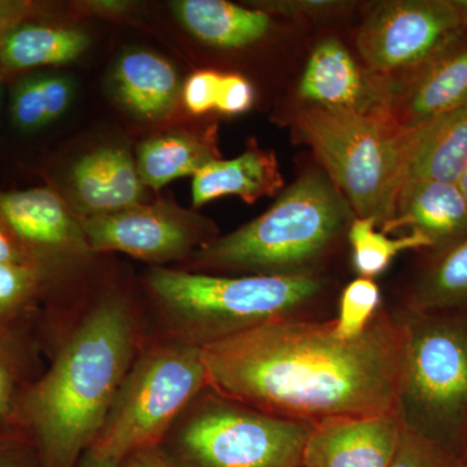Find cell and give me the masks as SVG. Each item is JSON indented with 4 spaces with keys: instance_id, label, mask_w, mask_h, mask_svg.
I'll return each instance as SVG.
<instances>
[{
    "instance_id": "23",
    "label": "cell",
    "mask_w": 467,
    "mask_h": 467,
    "mask_svg": "<svg viewBox=\"0 0 467 467\" xmlns=\"http://www.w3.org/2000/svg\"><path fill=\"white\" fill-rule=\"evenodd\" d=\"M407 309H467V239L439 254H429L427 264L409 291Z\"/></svg>"
},
{
    "instance_id": "35",
    "label": "cell",
    "mask_w": 467,
    "mask_h": 467,
    "mask_svg": "<svg viewBox=\"0 0 467 467\" xmlns=\"http://www.w3.org/2000/svg\"><path fill=\"white\" fill-rule=\"evenodd\" d=\"M122 461L100 451L88 450L77 467H121Z\"/></svg>"
},
{
    "instance_id": "11",
    "label": "cell",
    "mask_w": 467,
    "mask_h": 467,
    "mask_svg": "<svg viewBox=\"0 0 467 467\" xmlns=\"http://www.w3.org/2000/svg\"><path fill=\"white\" fill-rule=\"evenodd\" d=\"M467 100V29L425 63L392 79L389 115L402 129L431 122Z\"/></svg>"
},
{
    "instance_id": "42",
    "label": "cell",
    "mask_w": 467,
    "mask_h": 467,
    "mask_svg": "<svg viewBox=\"0 0 467 467\" xmlns=\"http://www.w3.org/2000/svg\"><path fill=\"white\" fill-rule=\"evenodd\" d=\"M297 467H304L303 465L297 466Z\"/></svg>"
},
{
    "instance_id": "14",
    "label": "cell",
    "mask_w": 467,
    "mask_h": 467,
    "mask_svg": "<svg viewBox=\"0 0 467 467\" xmlns=\"http://www.w3.org/2000/svg\"><path fill=\"white\" fill-rule=\"evenodd\" d=\"M409 229L431 243L429 254H439L467 239V202L459 184L418 181L399 193L395 213L380 227L384 234Z\"/></svg>"
},
{
    "instance_id": "24",
    "label": "cell",
    "mask_w": 467,
    "mask_h": 467,
    "mask_svg": "<svg viewBox=\"0 0 467 467\" xmlns=\"http://www.w3.org/2000/svg\"><path fill=\"white\" fill-rule=\"evenodd\" d=\"M72 98L73 85L66 77H30L15 88L12 121L21 130H38L63 116Z\"/></svg>"
},
{
    "instance_id": "13",
    "label": "cell",
    "mask_w": 467,
    "mask_h": 467,
    "mask_svg": "<svg viewBox=\"0 0 467 467\" xmlns=\"http://www.w3.org/2000/svg\"><path fill=\"white\" fill-rule=\"evenodd\" d=\"M402 425L396 411L339 418L313 427L304 467H389Z\"/></svg>"
},
{
    "instance_id": "36",
    "label": "cell",
    "mask_w": 467,
    "mask_h": 467,
    "mask_svg": "<svg viewBox=\"0 0 467 467\" xmlns=\"http://www.w3.org/2000/svg\"><path fill=\"white\" fill-rule=\"evenodd\" d=\"M0 263H26V257L0 230Z\"/></svg>"
},
{
    "instance_id": "22",
    "label": "cell",
    "mask_w": 467,
    "mask_h": 467,
    "mask_svg": "<svg viewBox=\"0 0 467 467\" xmlns=\"http://www.w3.org/2000/svg\"><path fill=\"white\" fill-rule=\"evenodd\" d=\"M88 46L81 30L23 24L0 36V63L11 70L58 66L76 60Z\"/></svg>"
},
{
    "instance_id": "19",
    "label": "cell",
    "mask_w": 467,
    "mask_h": 467,
    "mask_svg": "<svg viewBox=\"0 0 467 467\" xmlns=\"http://www.w3.org/2000/svg\"><path fill=\"white\" fill-rule=\"evenodd\" d=\"M466 165L467 100L420 126V138L405 169L400 192L418 181L457 183Z\"/></svg>"
},
{
    "instance_id": "41",
    "label": "cell",
    "mask_w": 467,
    "mask_h": 467,
    "mask_svg": "<svg viewBox=\"0 0 467 467\" xmlns=\"http://www.w3.org/2000/svg\"><path fill=\"white\" fill-rule=\"evenodd\" d=\"M0 98H2V85H0Z\"/></svg>"
},
{
    "instance_id": "39",
    "label": "cell",
    "mask_w": 467,
    "mask_h": 467,
    "mask_svg": "<svg viewBox=\"0 0 467 467\" xmlns=\"http://www.w3.org/2000/svg\"><path fill=\"white\" fill-rule=\"evenodd\" d=\"M461 192H462V195L465 196L466 202H467V165L465 168V171H463V173L461 174L459 182Z\"/></svg>"
},
{
    "instance_id": "18",
    "label": "cell",
    "mask_w": 467,
    "mask_h": 467,
    "mask_svg": "<svg viewBox=\"0 0 467 467\" xmlns=\"http://www.w3.org/2000/svg\"><path fill=\"white\" fill-rule=\"evenodd\" d=\"M113 88L129 112L159 119L173 110L180 95V78L167 58L149 51H133L117 61Z\"/></svg>"
},
{
    "instance_id": "2",
    "label": "cell",
    "mask_w": 467,
    "mask_h": 467,
    "mask_svg": "<svg viewBox=\"0 0 467 467\" xmlns=\"http://www.w3.org/2000/svg\"><path fill=\"white\" fill-rule=\"evenodd\" d=\"M130 313L104 300L84 321L26 399L45 467H73L94 444L133 362Z\"/></svg>"
},
{
    "instance_id": "4",
    "label": "cell",
    "mask_w": 467,
    "mask_h": 467,
    "mask_svg": "<svg viewBox=\"0 0 467 467\" xmlns=\"http://www.w3.org/2000/svg\"><path fill=\"white\" fill-rule=\"evenodd\" d=\"M355 214L333 181L309 171L265 213L193 252L208 269L251 275L315 273L316 264L348 233Z\"/></svg>"
},
{
    "instance_id": "34",
    "label": "cell",
    "mask_w": 467,
    "mask_h": 467,
    "mask_svg": "<svg viewBox=\"0 0 467 467\" xmlns=\"http://www.w3.org/2000/svg\"><path fill=\"white\" fill-rule=\"evenodd\" d=\"M14 370L5 356L0 353V414L5 413L14 395Z\"/></svg>"
},
{
    "instance_id": "37",
    "label": "cell",
    "mask_w": 467,
    "mask_h": 467,
    "mask_svg": "<svg viewBox=\"0 0 467 467\" xmlns=\"http://www.w3.org/2000/svg\"><path fill=\"white\" fill-rule=\"evenodd\" d=\"M451 5L456 8L461 18V23L467 29V0H451Z\"/></svg>"
},
{
    "instance_id": "21",
    "label": "cell",
    "mask_w": 467,
    "mask_h": 467,
    "mask_svg": "<svg viewBox=\"0 0 467 467\" xmlns=\"http://www.w3.org/2000/svg\"><path fill=\"white\" fill-rule=\"evenodd\" d=\"M174 9L192 36L214 47H245L263 39L272 27L266 12L223 0H182Z\"/></svg>"
},
{
    "instance_id": "3",
    "label": "cell",
    "mask_w": 467,
    "mask_h": 467,
    "mask_svg": "<svg viewBox=\"0 0 467 467\" xmlns=\"http://www.w3.org/2000/svg\"><path fill=\"white\" fill-rule=\"evenodd\" d=\"M149 285L175 342L201 348L269 322L312 318L326 290L316 273L221 276L162 267Z\"/></svg>"
},
{
    "instance_id": "9",
    "label": "cell",
    "mask_w": 467,
    "mask_h": 467,
    "mask_svg": "<svg viewBox=\"0 0 467 467\" xmlns=\"http://www.w3.org/2000/svg\"><path fill=\"white\" fill-rule=\"evenodd\" d=\"M465 26L451 0L380 3L359 27L358 48L367 69L396 79L425 63Z\"/></svg>"
},
{
    "instance_id": "32",
    "label": "cell",
    "mask_w": 467,
    "mask_h": 467,
    "mask_svg": "<svg viewBox=\"0 0 467 467\" xmlns=\"http://www.w3.org/2000/svg\"><path fill=\"white\" fill-rule=\"evenodd\" d=\"M32 8L30 3L0 0V36L23 26V21L32 14Z\"/></svg>"
},
{
    "instance_id": "25",
    "label": "cell",
    "mask_w": 467,
    "mask_h": 467,
    "mask_svg": "<svg viewBox=\"0 0 467 467\" xmlns=\"http://www.w3.org/2000/svg\"><path fill=\"white\" fill-rule=\"evenodd\" d=\"M376 227V218L355 217L347 233L353 266L362 278L374 279L382 275L401 252L431 250V243L420 234L389 238V234L377 232Z\"/></svg>"
},
{
    "instance_id": "8",
    "label": "cell",
    "mask_w": 467,
    "mask_h": 467,
    "mask_svg": "<svg viewBox=\"0 0 467 467\" xmlns=\"http://www.w3.org/2000/svg\"><path fill=\"white\" fill-rule=\"evenodd\" d=\"M178 435L190 467H297L315 425L264 413L208 389Z\"/></svg>"
},
{
    "instance_id": "12",
    "label": "cell",
    "mask_w": 467,
    "mask_h": 467,
    "mask_svg": "<svg viewBox=\"0 0 467 467\" xmlns=\"http://www.w3.org/2000/svg\"><path fill=\"white\" fill-rule=\"evenodd\" d=\"M392 79L361 67L337 39L319 43L310 55L299 84L309 106L358 113H389Z\"/></svg>"
},
{
    "instance_id": "15",
    "label": "cell",
    "mask_w": 467,
    "mask_h": 467,
    "mask_svg": "<svg viewBox=\"0 0 467 467\" xmlns=\"http://www.w3.org/2000/svg\"><path fill=\"white\" fill-rule=\"evenodd\" d=\"M0 218L32 250L48 254L90 250L81 223L47 187L0 193Z\"/></svg>"
},
{
    "instance_id": "26",
    "label": "cell",
    "mask_w": 467,
    "mask_h": 467,
    "mask_svg": "<svg viewBox=\"0 0 467 467\" xmlns=\"http://www.w3.org/2000/svg\"><path fill=\"white\" fill-rule=\"evenodd\" d=\"M382 308L379 285L374 279L358 276L344 287L337 316L333 319L334 333L342 339L361 337Z\"/></svg>"
},
{
    "instance_id": "30",
    "label": "cell",
    "mask_w": 467,
    "mask_h": 467,
    "mask_svg": "<svg viewBox=\"0 0 467 467\" xmlns=\"http://www.w3.org/2000/svg\"><path fill=\"white\" fill-rule=\"evenodd\" d=\"M350 3L337 0H272L260 2L259 9L266 14L287 17H325L349 7Z\"/></svg>"
},
{
    "instance_id": "40",
    "label": "cell",
    "mask_w": 467,
    "mask_h": 467,
    "mask_svg": "<svg viewBox=\"0 0 467 467\" xmlns=\"http://www.w3.org/2000/svg\"><path fill=\"white\" fill-rule=\"evenodd\" d=\"M462 460H463V462H465V465L467 467V447H466L465 451H463Z\"/></svg>"
},
{
    "instance_id": "28",
    "label": "cell",
    "mask_w": 467,
    "mask_h": 467,
    "mask_svg": "<svg viewBox=\"0 0 467 467\" xmlns=\"http://www.w3.org/2000/svg\"><path fill=\"white\" fill-rule=\"evenodd\" d=\"M38 273L27 263H0V316L20 306L32 294Z\"/></svg>"
},
{
    "instance_id": "31",
    "label": "cell",
    "mask_w": 467,
    "mask_h": 467,
    "mask_svg": "<svg viewBox=\"0 0 467 467\" xmlns=\"http://www.w3.org/2000/svg\"><path fill=\"white\" fill-rule=\"evenodd\" d=\"M254 86L241 75H221L216 109L227 116L242 115L254 106Z\"/></svg>"
},
{
    "instance_id": "17",
    "label": "cell",
    "mask_w": 467,
    "mask_h": 467,
    "mask_svg": "<svg viewBox=\"0 0 467 467\" xmlns=\"http://www.w3.org/2000/svg\"><path fill=\"white\" fill-rule=\"evenodd\" d=\"M284 186V177L272 150L250 140L238 158L214 160L193 175L192 204L202 207L223 196H239L248 204L275 195Z\"/></svg>"
},
{
    "instance_id": "10",
    "label": "cell",
    "mask_w": 467,
    "mask_h": 467,
    "mask_svg": "<svg viewBox=\"0 0 467 467\" xmlns=\"http://www.w3.org/2000/svg\"><path fill=\"white\" fill-rule=\"evenodd\" d=\"M81 226L90 251L124 252L155 263L180 259L196 245H205V239H214L205 223L169 204H140L86 216Z\"/></svg>"
},
{
    "instance_id": "29",
    "label": "cell",
    "mask_w": 467,
    "mask_h": 467,
    "mask_svg": "<svg viewBox=\"0 0 467 467\" xmlns=\"http://www.w3.org/2000/svg\"><path fill=\"white\" fill-rule=\"evenodd\" d=\"M221 75L213 70H199L189 77L183 88V101L192 115L216 109Z\"/></svg>"
},
{
    "instance_id": "33",
    "label": "cell",
    "mask_w": 467,
    "mask_h": 467,
    "mask_svg": "<svg viewBox=\"0 0 467 467\" xmlns=\"http://www.w3.org/2000/svg\"><path fill=\"white\" fill-rule=\"evenodd\" d=\"M121 467H178L158 447L134 451L122 461Z\"/></svg>"
},
{
    "instance_id": "38",
    "label": "cell",
    "mask_w": 467,
    "mask_h": 467,
    "mask_svg": "<svg viewBox=\"0 0 467 467\" xmlns=\"http://www.w3.org/2000/svg\"><path fill=\"white\" fill-rule=\"evenodd\" d=\"M0 467H21L16 460L12 459L9 454L0 451Z\"/></svg>"
},
{
    "instance_id": "5",
    "label": "cell",
    "mask_w": 467,
    "mask_h": 467,
    "mask_svg": "<svg viewBox=\"0 0 467 467\" xmlns=\"http://www.w3.org/2000/svg\"><path fill=\"white\" fill-rule=\"evenodd\" d=\"M295 137L315 152L355 217L382 227L395 213L402 177L420 128L402 129L387 112L308 106L294 119Z\"/></svg>"
},
{
    "instance_id": "20",
    "label": "cell",
    "mask_w": 467,
    "mask_h": 467,
    "mask_svg": "<svg viewBox=\"0 0 467 467\" xmlns=\"http://www.w3.org/2000/svg\"><path fill=\"white\" fill-rule=\"evenodd\" d=\"M216 126L202 133L174 131L150 138L138 150L137 168L144 186L153 190L171 181L195 175L220 158Z\"/></svg>"
},
{
    "instance_id": "6",
    "label": "cell",
    "mask_w": 467,
    "mask_h": 467,
    "mask_svg": "<svg viewBox=\"0 0 467 467\" xmlns=\"http://www.w3.org/2000/svg\"><path fill=\"white\" fill-rule=\"evenodd\" d=\"M402 330L395 411L402 427L462 459L467 447V309L398 313Z\"/></svg>"
},
{
    "instance_id": "27",
    "label": "cell",
    "mask_w": 467,
    "mask_h": 467,
    "mask_svg": "<svg viewBox=\"0 0 467 467\" xmlns=\"http://www.w3.org/2000/svg\"><path fill=\"white\" fill-rule=\"evenodd\" d=\"M389 467H466L461 457L402 427Z\"/></svg>"
},
{
    "instance_id": "7",
    "label": "cell",
    "mask_w": 467,
    "mask_h": 467,
    "mask_svg": "<svg viewBox=\"0 0 467 467\" xmlns=\"http://www.w3.org/2000/svg\"><path fill=\"white\" fill-rule=\"evenodd\" d=\"M207 389L201 347L173 342L149 350L129 368L90 448L124 461L134 451L158 447Z\"/></svg>"
},
{
    "instance_id": "1",
    "label": "cell",
    "mask_w": 467,
    "mask_h": 467,
    "mask_svg": "<svg viewBox=\"0 0 467 467\" xmlns=\"http://www.w3.org/2000/svg\"><path fill=\"white\" fill-rule=\"evenodd\" d=\"M402 330L380 308L346 340L333 321L290 318L202 347L208 389L272 416L318 425L395 410Z\"/></svg>"
},
{
    "instance_id": "16",
    "label": "cell",
    "mask_w": 467,
    "mask_h": 467,
    "mask_svg": "<svg viewBox=\"0 0 467 467\" xmlns=\"http://www.w3.org/2000/svg\"><path fill=\"white\" fill-rule=\"evenodd\" d=\"M72 184L88 216L140 205L146 187L137 162L122 147H100L86 153L72 169Z\"/></svg>"
}]
</instances>
